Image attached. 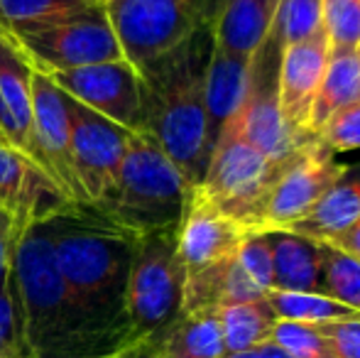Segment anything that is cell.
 I'll return each instance as SVG.
<instances>
[{
	"instance_id": "39",
	"label": "cell",
	"mask_w": 360,
	"mask_h": 358,
	"mask_svg": "<svg viewBox=\"0 0 360 358\" xmlns=\"http://www.w3.org/2000/svg\"><path fill=\"white\" fill-rule=\"evenodd\" d=\"M0 140H5V138H3V133H0Z\"/></svg>"
},
{
	"instance_id": "25",
	"label": "cell",
	"mask_w": 360,
	"mask_h": 358,
	"mask_svg": "<svg viewBox=\"0 0 360 358\" xmlns=\"http://www.w3.org/2000/svg\"><path fill=\"white\" fill-rule=\"evenodd\" d=\"M277 319L302 321V324H326V321L358 319L360 312L341 305L323 292H282L270 290L265 295Z\"/></svg>"
},
{
	"instance_id": "28",
	"label": "cell",
	"mask_w": 360,
	"mask_h": 358,
	"mask_svg": "<svg viewBox=\"0 0 360 358\" xmlns=\"http://www.w3.org/2000/svg\"><path fill=\"white\" fill-rule=\"evenodd\" d=\"M321 27V0H280L270 34L282 49L304 42Z\"/></svg>"
},
{
	"instance_id": "34",
	"label": "cell",
	"mask_w": 360,
	"mask_h": 358,
	"mask_svg": "<svg viewBox=\"0 0 360 358\" xmlns=\"http://www.w3.org/2000/svg\"><path fill=\"white\" fill-rule=\"evenodd\" d=\"M331 346L333 358H360V317L358 319L314 324Z\"/></svg>"
},
{
	"instance_id": "19",
	"label": "cell",
	"mask_w": 360,
	"mask_h": 358,
	"mask_svg": "<svg viewBox=\"0 0 360 358\" xmlns=\"http://www.w3.org/2000/svg\"><path fill=\"white\" fill-rule=\"evenodd\" d=\"M280 0H216L211 32L218 49L252 57L270 37Z\"/></svg>"
},
{
	"instance_id": "33",
	"label": "cell",
	"mask_w": 360,
	"mask_h": 358,
	"mask_svg": "<svg viewBox=\"0 0 360 358\" xmlns=\"http://www.w3.org/2000/svg\"><path fill=\"white\" fill-rule=\"evenodd\" d=\"M236 258L260 290H272V253L265 234L248 236L240 243V248H238Z\"/></svg>"
},
{
	"instance_id": "13",
	"label": "cell",
	"mask_w": 360,
	"mask_h": 358,
	"mask_svg": "<svg viewBox=\"0 0 360 358\" xmlns=\"http://www.w3.org/2000/svg\"><path fill=\"white\" fill-rule=\"evenodd\" d=\"M30 158L64 191L72 204H86L72 167L67 94L42 72L32 77V140Z\"/></svg>"
},
{
	"instance_id": "36",
	"label": "cell",
	"mask_w": 360,
	"mask_h": 358,
	"mask_svg": "<svg viewBox=\"0 0 360 358\" xmlns=\"http://www.w3.org/2000/svg\"><path fill=\"white\" fill-rule=\"evenodd\" d=\"M328 245H333V248L343 250V253H348V255H353V258L360 260V219L346 231V234H341L333 241H328Z\"/></svg>"
},
{
	"instance_id": "11",
	"label": "cell",
	"mask_w": 360,
	"mask_h": 358,
	"mask_svg": "<svg viewBox=\"0 0 360 358\" xmlns=\"http://www.w3.org/2000/svg\"><path fill=\"white\" fill-rule=\"evenodd\" d=\"M72 167L86 204L98 201L113 186L133 133L118 123L94 113L67 96Z\"/></svg>"
},
{
	"instance_id": "21",
	"label": "cell",
	"mask_w": 360,
	"mask_h": 358,
	"mask_svg": "<svg viewBox=\"0 0 360 358\" xmlns=\"http://www.w3.org/2000/svg\"><path fill=\"white\" fill-rule=\"evenodd\" d=\"M272 253V290H321V243L289 231H262Z\"/></svg>"
},
{
	"instance_id": "7",
	"label": "cell",
	"mask_w": 360,
	"mask_h": 358,
	"mask_svg": "<svg viewBox=\"0 0 360 358\" xmlns=\"http://www.w3.org/2000/svg\"><path fill=\"white\" fill-rule=\"evenodd\" d=\"M294 155V153H292ZM287 160H270L226 130L211 150L209 167L196 191L252 234V224Z\"/></svg>"
},
{
	"instance_id": "23",
	"label": "cell",
	"mask_w": 360,
	"mask_h": 358,
	"mask_svg": "<svg viewBox=\"0 0 360 358\" xmlns=\"http://www.w3.org/2000/svg\"><path fill=\"white\" fill-rule=\"evenodd\" d=\"M360 101V49H331L309 115V133H316L333 113Z\"/></svg>"
},
{
	"instance_id": "20",
	"label": "cell",
	"mask_w": 360,
	"mask_h": 358,
	"mask_svg": "<svg viewBox=\"0 0 360 358\" xmlns=\"http://www.w3.org/2000/svg\"><path fill=\"white\" fill-rule=\"evenodd\" d=\"M360 219V165L346 167L321 196L319 201L302 216L287 226L289 234L304 236L316 243H328L336 236L346 234L353 224Z\"/></svg>"
},
{
	"instance_id": "9",
	"label": "cell",
	"mask_w": 360,
	"mask_h": 358,
	"mask_svg": "<svg viewBox=\"0 0 360 358\" xmlns=\"http://www.w3.org/2000/svg\"><path fill=\"white\" fill-rule=\"evenodd\" d=\"M282 47L277 39L267 37L265 44L252 54L250 87L238 118L226 130L236 133L243 143L255 148L270 160H285L316 138H304L287 125L277 98V69H280ZM223 130V133H226Z\"/></svg>"
},
{
	"instance_id": "10",
	"label": "cell",
	"mask_w": 360,
	"mask_h": 358,
	"mask_svg": "<svg viewBox=\"0 0 360 358\" xmlns=\"http://www.w3.org/2000/svg\"><path fill=\"white\" fill-rule=\"evenodd\" d=\"M348 165L336 160V153L321 145L319 140L304 145L294 155H289L280 177L270 186L265 201L252 224V234L262 231H285L294 221H299L319 196L328 189Z\"/></svg>"
},
{
	"instance_id": "6",
	"label": "cell",
	"mask_w": 360,
	"mask_h": 358,
	"mask_svg": "<svg viewBox=\"0 0 360 358\" xmlns=\"http://www.w3.org/2000/svg\"><path fill=\"white\" fill-rule=\"evenodd\" d=\"M101 5L123 59L140 69L209 23L216 0H101Z\"/></svg>"
},
{
	"instance_id": "16",
	"label": "cell",
	"mask_w": 360,
	"mask_h": 358,
	"mask_svg": "<svg viewBox=\"0 0 360 358\" xmlns=\"http://www.w3.org/2000/svg\"><path fill=\"white\" fill-rule=\"evenodd\" d=\"M72 201L18 148L0 140V206L18 219L20 229L62 214Z\"/></svg>"
},
{
	"instance_id": "31",
	"label": "cell",
	"mask_w": 360,
	"mask_h": 358,
	"mask_svg": "<svg viewBox=\"0 0 360 358\" xmlns=\"http://www.w3.org/2000/svg\"><path fill=\"white\" fill-rule=\"evenodd\" d=\"M0 358H30L13 272H10V280L0 287Z\"/></svg>"
},
{
	"instance_id": "35",
	"label": "cell",
	"mask_w": 360,
	"mask_h": 358,
	"mask_svg": "<svg viewBox=\"0 0 360 358\" xmlns=\"http://www.w3.org/2000/svg\"><path fill=\"white\" fill-rule=\"evenodd\" d=\"M20 234H22V229H20L18 219L0 206V287L10 280L13 253H15V245H18Z\"/></svg>"
},
{
	"instance_id": "12",
	"label": "cell",
	"mask_w": 360,
	"mask_h": 358,
	"mask_svg": "<svg viewBox=\"0 0 360 358\" xmlns=\"http://www.w3.org/2000/svg\"><path fill=\"white\" fill-rule=\"evenodd\" d=\"M59 91L94 113L118 123L130 133H140V74L125 59L91 64L69 72L47 74Z\"/></svg>"
},
{
	"instance_id": "18",
	"label": "cell",
	"mask_w": 360,
	"mask_h": 358,
	"mask_svg": "<svg viewBox=\"0 0 360 358\" xmlns=\"http://www.w3.org/2000/svg\"><path fill=\"white\" fill-rule=\"evenodd\" d=\"M250 67L252 57H238L214 44L204 89L206 133H209L211 150L223 135V130L238 118L245 103L248 87H250Z\"/></svg>"
},
{
	"instance_id": "17",
	"label": "cell",
	"mask_w": 360,
	"mask_h": 358,
	"mask_svg": "<svg viewBox=\"0 0 360 358\" xmlns=\"http://www.w3.org/2000/svg\"><path fill=\"white\" fill-rule=\"evenodd\" d=\"M32 77L34 69L27 57L0 32V133L5 143L27 158L32 140Z\"/></svg>"
},
{
	"instance_id": "32",
	"label": "cell",
	"mask_w": 360,
	"mask_h": 358,
	"mask_svg": "<svg viewBox=\"0 0 360 358\" xmlns=\"http://www.w3.org/2000/svg\"><path fill=\"white\" fill-rule=\"evenodd\" d=\"M314 135L336 155L360 150V101L333 113Z\"/></svg>"
},
{
	"instance_id": "4",
	"label": "cell",
	"mask_w": 360,
	"mask_h": 358,
	"mask_svg": "<svg viewBox=\"0 0 360 358\" xmlns=\"http://www.w3.org/2000/svg\"><path fill=\"white\" fill-rule=\"evenodd\" d=\"M194 186L147 135L133 133L115 181L94 209L133 236L176 229Z\"/></svg>"
},
{
	"instance_id": "30",
	"label": "cell",
	"mask_w": 360,
	"mask_h": 358,
	"mask_svg": "<svg viewBox=\"0 0 360 358\" xmlns=\"http://www.w3.org/2000/svg\"><path fill=\"white\" fill-rule=\"evenodd\" d=\"M321 25L331 49H360V0H321Z\"/></svg>"
},
{
	"instance_id": "24",
	"label": "cell",
	"mask_w": 360,
	"mask_h": 358,
	"mask_svg": "<svg viewBox=\"0 0 360 358\" xmlns=\"http://www.w3.org/2000/svg\"><path fill=\"white\" fill-rule=\"evenodd\" d=\"M277 314L270 302L262 300L238 302V305L218 307V324H221L223 344L228 354H240L267 344Z\"/></svg>"
},
{
	"instance_id": "37",
	"label": "cell",
	"mask_w": 360,
	"mask_h": 358,
	"mask_svg": "<svg viewBox=\"0 0 360 358\" xmlns=\"http://www.w3.org/2000/svg\"><path fill=\"white\" fill-rule=\"evenodd\" d=\"M94 358H160V356H157L152 341H138L133 346H125V349L110 351L105 356H94Z\"/></svg>"
},
{
	"instance_id": "26",
	"label": "cell",
	"mask_w": 360,
	"mask_h": 358,
	"mask_svg": "<svg viewBox=\"0 0 360 358\" xmlns=\"http://www.w3.org/2000/svg\"><path fill=\"white\" fill-rule=\"evenodd\" d=\"M98 0H0V32L18 34L59 23Z\"/></svg>"
},
{
	"instance_id": "5",
	"label": "cell",
	"mask_w": 360,
	"mask_h": 358,
	"mask_svg": "<svg viewBox=\"0 0 360 358\" xmlns=\"http://www.w3.org/2000/svg\"><path fill=\"white\" fill-rule=\"evenodd\" d=\"M186 270L176 255V229L138 236L125 287L130 341H152L181 314Z\"/></svg>"
},
{
	"instance_id": "3",
	"label": "cell",
	"mask_w": 360,
	"mask_h": 358,
	"mask_svg": "<svg viewBox=\"0 0 360 358\" xmlns=\"http://www.w3.org/2000/svg\"><path fill=\"white\" fill-rule=\"evenodd\" d=\"M13 282L30 358H81L91 341L76 317L54 255L52 219L30 224L13 253Z\"/></svg>"
},
{
	"instance_id": "15",
	"label": "cell",
	"mask_w": 360,
	"mask_h": 358,
	"mask_svg": "<svg viewBox=\"0 0 360 358\" xmlns=\"http://www.w3.org/2000/svg\"><path fill=\"white\" fill-rule=\"evenodd\" d=\"M331 42L323 25L304 42L289 44L280 54L277 69V98L287 125L304 138H316L309 133V115L316 98L319 84L326 72Z\"/></svg>"
},
{
	"instance_id": "8",
	"label": "cell",
	"mask_w": 360,
	"mask_h": 358,
	"mask_svg": "<svg viewBox=\"0 0 360 358\" xmlns=\"http://www.w3.org/2000/svg\"><path fill=\"white\" fill-rule=\"evenodd\" d=\"M8 37L27 57L34 72L42 74L69 72V69L123 59V49L101 0L59 23Z\"/></svg>"
},
{
	"instance_id": "1",
	"label": "cell",
	"mask_w": 360,
	"mask_h": 358,
	"mask_svg": "<svg viewBox=\"0 0 360 358\" xmlns=\"http://www.w3.org/2000/svg\"><path fill=\"white\" fill-rule=\"evenodd\" d=\"M214 52L211 20L138 69L140 135H147L196 186L209 167L211 145L206 133V69Z\"/></svg>"
},
{
	"instance_id": "14",
	"label": "cell",
	"mask_w": 360,
	"mask_h": 358,
	"mask_svg": "<svg viewBox=\"0 0 360 358\" xmlns=\"http://www.w3.org/2000/svg\"><path fill=\"white\" fill-rule=\"evenodd\" d=\"M248 236L250 231L223 214L194 186L176 226V255L186 275H191L236 255Z\"/></svg>"
},
{
	"instance_id": "27",
	"label": "cell",
	"mask_w": 360,
	"mask_h": 358,
	"mask_svg": "<svg viewBox=\"0 0 360 358\" xmlns=\"http://www.w3.org/2000/svg\"><path fill=\"white\" fill-rule=\"evenodd\" d=\"M341 305L360 312V260L321 243V290Z\"/></svg>"
},
{
	"instance_id": "38",
	"label": "cell",
	"mask_w": 360,
	"mask_h": 358,
	"mask_svg": "<svg viewBox=\"0 0 360 358\" xmlns=\"http://www.w3.org/2000/svg\"><path fill=\"white\" fill-rule=\"evenodd\" d=\"M226 358H292V356L285 354L280 346H275V344H270V341H267V344L257 346V349L240 351V354H228Z\"/></svg>"
},
{
	"instance_id": "22",
	"label": "cell",
	"mask_w": 360,
	"mask_h": 358,
	"mask_svg": "<svg viewBox=\"0 0 360 358\" xmlns=\"http://www.w3.org/2000/svg\"><path fill=\"white\" fill-rule=\"evenodd\" d=\"M160 358H226L218 309L181 312L157 339H152Z\"/></svg>"
},
{
	"instance_id": "2",
	"label": "cell",
	"mask_w": 360,
	"mask_h": 358,
	"mask_svg": "<svg viewBox=\"0 0 360 358\" xmlns=\"http://www.w3.org/2000/svg\"><path fill=\"white\" fill-rule=\"evenodd\" d=\"M52 238L69 302L91 339L120 334V324L128 329L125 287L138 236L91 204H69L52 216Z\"/></svg>"
},
{
	"instance_id": "29",
	"label": "cell",
	"mask_w": 360,
	"mask_h": 358,
	"mask_svg": "<svg viewBox=\"0 0 360 358\" xmlns=\"http://www.w3.org/2000/svg\"><path fill=\"white\" fill-rule=\"evenodd\" d=\"M270 344L280 346L292 358H333L331 346L321 336V331L314 324H302V321L277 319L272 326Z\"/></svg>"
}]
</instances>
